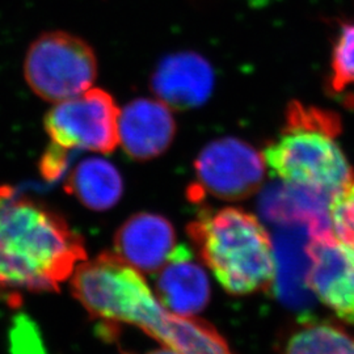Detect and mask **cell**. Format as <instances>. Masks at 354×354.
Segmentation results:
<instances>
[{"mask_svg":"<svg viewBox=\"0 0 354 354\" xmlns=\"http://www.w3.org/2000/svg\"><path fill=\"white\" fill-rule=\"evenodd\" d=\"M86 256L82 236L62 215L0 187V294L11 304L23 292L58 290Z\"/></svg>","mask_w":354,"mask_h":354,"instance_id":"obj_1","label":"cell"},{"mask_svg":"<svg viewBox=\"0 0 354 354\" xmlns=\"http://www.w3.org/2000/svg\"><path fill=\"white\" fill-rule=\"evenodd\" d=\"M201 260L232 295L268 290L276 277L269 234L254 215L239 207L203 212L188 226Z\"/></svg>","mask_w":354,"mask_h":354,"instance_id":"obj_2","label":"cell"},{"mask_svg":"<svg viewBox=\"0 0 354 354\" xmlns=\"http://www.w3.org/2000/svg\"><path fill=\"white\" fill-rule=\"evenodd\" d=\"M340 131L337 114L291 102L282 136L266 147L264 160L285 183L335 194L353 175L335 142Z\"/></svg>","mask_w":354,"mask_h":354,"instance_id":"obj_3","label":"cell"},{"mask_svg":"<svg viewBox=\"0 0 354 354\" xmlns=\"http://www.w3.org/2000/svg\"><path fill=\"white\" fill-rule=\"evenodd\" d=\"M71 291L106 329L124 323L153 337L168 315L140 270L117 253L104 252L82 261L73 273Z\"/></svg>","mask_w":354,"mask_h":354,"instance_id":"obj_4","label":"cell"},{"mask_svg":"<svg viewBox=\"0 0 354 354\" xmlns=\"http://www.w3.org/2000/svg\"><path fill=\"white\" fill-rule=\"evenodd\" d=\"M24 75L39 99L62 102L92 87L97 75L96 55L82 38L48 32L26 51Z\"/></svg>","mask_w":354,"mask_h":354,"instance_id":"obj_5","label":"cell"},{"mask_svg":"<svg viewBox=\"0 0 354 354\" xmlns=\"http://www.w3.org/2000/svg\"><path fill=\"white\" fill-rule=\"evenodd\" d=\"M120 109L111 93L89 88L55 102L45 115V130L53 146L68 150L111 153L118 140Z\"/></svg>","mask_w":354,"mask_h":354,"instance_id":"obj_6","label":"cell"},{"mask_svg":"<svg viewBox=\"0 0 354 354\" xmlns=\"http://www.w3.org/2000/svg\"><path fill=\"white\" fill-rule=\"evenodd\" d=\"M197 187L192 200L203 193L225 201H241L261 188L266 178L264 156L250 143L221 138L205 146L194 162Z\"/></svg>","mask_w":354,"mask_h":354,"instance_id":"obj_7","label":"cell"},{"mask_svg":"<svg viewBox=\"0 0 354 354\" xmlns=\"http://www.w3.org/2000/svg\"><path fill=\"white\" fill-rule=\"evenodd\" d=\"M310 291L344 322L354 326V248L333 232L311 238L307 244Z\"/></svg>","mask_w":354,"mask_h":354,"instance_id":"obj_8","label":"cell"},{"mask_svg":"<svg viewBox=\"0 0 354 354\" xmlns=\"http://www.w3.org/2000/svg\"><path fill=\"white\" fill-rule=\"evenodd\" d=\"M214 87V71L203 55L181 51L165 58L151 77V88L167 106L188 111L209 100Z\"/></svg>","mask_w":354,"mask_h":354,"instance_id":"obj_9","label":"cell"},{"mask_svg":"<svg viewBox=\"0 0 354 354\" xmlns=\"http://www.w3.org/2000/svg\"><path fill=\"white\" fill-rule=\"evenodd\" d=\"M176 134L171 108L160 100L137 99L120 112L118 140L127 156L147 162L168 150Z\"/></svg>","mask_w":354,"mask_h":354,"instance_id":"obj_10","label":"cell"},{"mask_svg":"<svg viewBox=\"0 0 354 354\" xmlns=\"http://www.w3.org/2000/svg\"><path fill=\"white\" fill-rule=\"evenodd\" d=\"M176 248V234L162 215L140 213L127 219L114 238L115 253L142 273L159 272Z\"/></svg>","mask_w":354,"mask_h":354,"instance_id":"obj_11","label":"cell"},{"mask_svg":"<svg viewBox=\"0 0 354 354\" xmlns=\"http://www.w3.org/2000/svg\"><path fill=\"white\" fill-rule=\"evenodd\" d=\"M156 294L165 310L180 317H194L210 302V282L206 272L187 245H178L159 270Z\"/></svg>","mask_w":354,"mask_h":354,"instance_id":"obj_12","label":"cell"},{"mask_svg":"<svg viewBox=\"0 0 354 354\" xmlns=\"http://www.w3.org/2000/svg\"><path fill=\"white\" fill-rule=\"evenodd\" d=\"M333 194L326 190L282 181L269 187L260 200L261 213L279 225H304L311 238L332 232L329 203Z\"/></svg>","mask_w":354,"mask_h":354,"instance_id":"obj_13","label":"cell"},{"mask_svg":"<svg viewBox=\"0 0 354 354\" xmlns=\"http://www.w3.org/2000/svg\"><path fill=\"white\" fill-rule=\"evenodd\" d=\"M286 230L279 234L276 257V277L279 297L292 304H307V272L310 257L307 244L310 241L308 227L304 225H282Z\"/></svg>","mask_w":354,"mask_h":354,"instance_id":"obj_14","label":"cell"},{"mask_svg":"<svg viewBox=\"0 0 354 354\" xmlns=\"http://www.w3.org/2000/svg\"><path fill=\"white\" fill-rule=\"evenodd\" d=\"M64 188L86 207L105 212L121 200L124 181L111 162L102 158H87L73 169Z\"/></svg>","mask_w":354,"mask_h":354,"instance_id":"obj_15","label":"cell"},{"mask_svg":"<svg viewBox=\"0 0 354 354\" xmlns=\"http://www.w3.org/2000/svg\"><path fill=\"white\" fill-rule=\"evenodd\" d=\"M153 339L180 354H234L212 324L194 317L168 313Z\"/></svg>","mask_w":354,"mask_h":354,"instance_id":"obj_16","label":"cell"},{"mask_svg":"<svg viewBox=\"0 0 354 354\" xmlns=\"http://www.w3.org/2000/svg\"><path fill=\"white\" fill-rule=\"evenodd\" d=\"M281 354H354V333L327 322H310L295 329Z\"/></svg>","mask_w":354,"mask_h":354,"instance_id":"obj_17","label":"cell"},{"mask_svg":"<svg viewBox=\"0 0 354 354\" xmlns=\"http://www.w3.org/2000/svg\"><path fill=\"white\" fill-rule=\"evenodd\" d=\"M354 84V21L344 23L333 45L329 88L342 92Z\"/></svg>","mask_w":354,"mask_h":354,"instance_id":"obj_18","label":"cell"},{"mask_svg":"<svg viewBox=\"0 0 354 354\" xmlns=\"http://www.w3.org/2000/svg\"><path fill=\"white\" fill-rule=\"evenodd\" d=\"M147 354H180L177 351H175L174 348H171V346H167V345H163L162 348H159V349H155V351H152L150 353Z\"/></svg>","mask_w":354,"mask_h":354,"instance_id":"obj_19","label":"cell"}]
</instances>
